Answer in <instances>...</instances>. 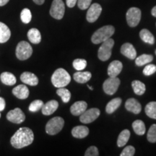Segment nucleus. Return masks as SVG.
Listing matches in <instances>:
<instances>
[{"instance_id": "obj_4", "label": "nucleus", "mask_w": 156, "mask_h": 156, "mask_svg": "<svg viewBox=\"0 0 156 156\" xmlns=\"http://www.w3.org/2000/svg\"><path fill=\"white\" fill-rule=\"evenodd\" d=\"M64 121L62 117L56 116L48 121L46 125V132L49 135H55L64 127Z\"/></svg>"}, {"instance_id": "obj_24", "label": "nucleus", "mask_w": 156, "mask_h": 156, "mask_svg": "<svg viewBox=\"0 0 156 156\" xmlns=\"http://www.w3.org/2000/svg\"><path fill=\"white\" fill-rule=\"evenodd\" d=\"M28 38L29 41L34 44H38L41 41V35L40 31L36 28H31L28 30Z\"/></svg>"}, {"instance_id": "obj_16", "label": "nucleus", "mask_w": 156, "mask_h": 156, "mask_svg": "<svg viewBox=\"0 0 156 156\" xmlns=\"http://www.w3.org/2000/svg\"><path fill=\"white\" fill-rule=\"evenodd\" d=\"M125 108L129 112L134 113V114H140L142 110L141 104L134 98H129L126 101Z\"/></svg>"}, {"instance_id": "obj_38", "label": "nucleus", "mask_w": 156, "mask_h": 156, "mask_svg": "<svg viewBox=\"0 0 156 156\" xmlns=\"http://www.w3.org/2000/svg\"><path fill=\"white\" fill-rule=\"evenodd\" d=\"M135 153V149L133 146L129 145L123 150L122 153L120 154L121 156H133Z\"/></svg>"}, {"instance_id": "obj_43", "label": "nucleus", "mask_w": 156, "mask_h": 156, "mask_svg": "<svg viewBox=\"0 0 156 156\" xmlns=\"http://www.w3.org/2000/svg\"><path fill=\"white\" fill-rule=\"evenodd\" d=\"M9 0H0V7H2V6L7 5L9 2Z\"/></svg>"}, {"instance_id": "obj_42", "label": "nucleus", "mask_w": 156, "mask_h": 156, "mask_svg": "<svg viewBox=\"0 0 156 156\" xmlns=\"http://www.w3.org/2000/svg\"><path fill=\"white\" fill-rule=\"evenodd\" d=\"M5 106H6L5 100L3 98L0 97V112L4 111V109L5 108Z\"/></svg>"}, {"instance_id": "obj_8", "label": "nucleus", "mask_w": 156, "mask_h": 156, "mask_svg": "<svg viewBox=\"0 0 156 156\" xmlns=\"http://www.w3.org/2000/svg\"><path fill=\"white\" fill-rule=\"evenodd\" d=\"M126 17L129 26L136 27L141 20V10L137 7H131L128 9Z\"/></svg>"}, {"instance_id": "obj_5", "label": "nucleus", "mask_w": 156, "mask_h": 156, "mask_svg": "<svg viewBox=\"0 0 156 156\" xmlns=\"http://www.w3.org/2000/svg\"><path fill=\"white\" fill-rule=\"evenodd\" d=\"M114 41L112 38H108V40L105 41L100 46L98 52V56L101 61L105 62L109 59L112 56V48L114 47Z\"/></svg>"}, {"instance_id": "obj_2", "label": "nucleus", "mask_w": 156, "mask_h": 156, "mask_svg": "<svg viewBox=\"0 0 156 156\" xmlns=\"http://www.w3.org/2000/svg\"><path fill=\"white\" fill-rule=\"evenodd\" d=\"M71 81V77L64 69L58 68L51 76V83L54 87L59 88L68 85Z\"/></svg>"}, {"instance_id": "obj_17", "label": "nucleus", "mask_w": 156, "mask_h": 156, "mask_svg": "<svg viewBox=\"0 0 156 156\" xmlns=\"http://www.w3.org/2000/svg\"><path fill=\"white\" fill-rule=\"evenodd\" d=\"M20 80L24 84L30 85V86H36L38 83V79L36 75L34 73L25 72L20 75Z\"/></svg>"}, {"instance_id": "obj_12", "label": "nucleus", "mask_w": 156, "mask_h": 156, "mask_svg": "<svg viewBox=\"0 0 156 156\" xmlns=\"http://www.w3.org/2000/svg\"><path fill=\"white\" fill-rule=\"evenodd\" d=\"M7 119L9 122L14 124H21L25 121V116L20 108H16L7 113Z\"/></svg>"}, {"instance_id": "obj_27", "label": "nucleus", "mask_w": 156, "mask_h": 156, "mask_svg": "<svg viewBox=\"0 0 156 156\" xmlns=\"http://www.w3.org/2000/svg\"><path fill=\"white\" fill-rule=\"evenodd\" d=\"M130 137V132L128 129H124L121 132L117 139V145L118 147H122L127 143Z\"/></svg>"}, {"instance_id": "obj_32", "label": "nucleus", "mask_w": 156, "mask_h": 156, "mask_svg": "<svg viewBox=\"0 0 156 156\" xmlns=\"http://www.w3.org/2000/svg\"><path fill=\"white\" fill-rule=\"evenodd\" d=\"M56 93L58 96L61 97L62 101L64 103H68L71 98V93L69 92V90L67 88H65V87H59L56 90Z\"/></svg>"}, {"instance_id": "obj_39", "label": "nucleus", "mask_w": 156, "mask_h": 156, "mask_svg": "<svg viewBox=\"0 0 156 156\" xmlns=\"http://www.w3.org/2000/svg\"><path fill=\"white\" fill-rule=\"evenodd\" d=\"M92 0H77V5L80 9H88L90 5H91Z\"/></svg>"}, {"instance_id": "obj_28", "label": "nucleus", "mask_w": 156, "mask_h": 156, "mask_svg": "<svg viewBox=\"0 0 156 156\" xmlns=\"http://www.w3.org/2000/svg\"><path fill=\"white\" fill-rule=\"evenodd\" d=\"M153 60V56L151 54H142V55L136 58L135 64L138 67H142V66L149 64Z\"/></svg>"}, {"instance_id": "obj_41", "label": "nucleus", "mask_w": 156, "mask_h": 156, "mask_svg": "<svg viewBox=\"0 0 156 156\" xmlns=\"http://www.w3.org/2000/svg\"><path fill=\"white\" fill-rule=\"evenodd\" d=\"M77 0H66V3H67V5L68 7H74L77 3Z\"/></svg>"}, {"instance_id": "obj_3", "label": "nucleus", "mask_w": 156, "mask_h": 156, "mask_svg": "<svg viewBox=\"0 0 156 156\" xmlns=\"http://www.w3.org/2000/svg\"><path fill=\"white\" fill-rule=\"evenodd\" d=\"M115 32V28L112 25H106L97 30L93 34L91 41L94 44H101L110 38Z\"/></svg>"}, {"instance_id": "obj_10", "label": "nucleus", "mask_w": 156, "mask_h": 156, "mask_svg": "<svg viewBox=\"0 0 156 156\" xmlns=\"http://www.w3.org/2000/svg\"><path fill=\"white\" fill-rule=\"evenodd\" d=\"M101 112L98 108H93L86 110L80 115V121L83 124H89L96 120L98 117L100 116Z\"/></svg>"}, {"instance_id": "obj_36", "label": "nucleus", "mask_w": 156, "mask_h": 156, "mask_svg": "<svg viewBox=\"0 0 156 156\" xmlns=\"http://www.w3.org/2000/svg\"><path fill=\"white\" fill-rule=\"evenodd\" d=\"M147 140L152 143L156 142V124H154L150 127L148 130L147 135Z\"/></svg>"}, {"instance_id": "obj_22", "label": "nucleus", "mask_w": 156, "mask_h": 156, "mask_svg": "<svg viewBox=\"0 0 156 156\" xmlns=\"http://www.w3.org/2000/svg\"><path fill=\"white\" fill-rule=\"evenodd\" d=\"M11 36V31L7 25L0 22V44H4L9 40Z\"/></svg>"}, {"instance_id": "obj_14", "label": "nucleus", "mask_w": 156, "mask_h": 156, "mask_svg": "<svg viewBox=\"0 0 156 156\" xmlns=\"http://www.w3.org/2000/svg\"><path fill=\"white\" fill-rule=\"evenodd\" d=\"M123 64L120 61L114 60L111 62L108 67V75L109 77H117L122 72Z\"/></svg>"}, {"instance_id": "obj_13", "label": "nucleus", "mask_w": 156, "mask_h": 156, "mask_svg": "<svg viewBox=\"0 0 156 156\" xmlns=\"http://www.w3.org/2000/svg\"><path fill=\"white\" fill-rule=\"evenodd\" d=\"M121 53L131 60L135 59L136 56V49L134 48L133 45L129 43H126L122 45L121 47Z\"/></svg>"}, {"instance_id": "obj_44", "label": "nucleus", "mask_w": 156, "mask_h": 156, "mask_svg": "<svg viewBox=\"0 0 156 156\" xmlns=\"http://www.w3.org/2000/svg\"><path fill=\"white\" fill-rule=\"evenodd\" d=\"M33 1H34V2L36 4V5H43V4L44 3L45 0H33Z\"/></svg>"}, {"instance_id": "obj_23", "label": "nucleus", "mask_w": 156, "mask_h": 156, "mask_svg": "<svg viewBox=\"0 0 156 156\" xmlns=\"http://www.w3.org/2000/svg\"><path fill=\"white\" fill-rule=\"evenodd\" d=\"M0 80L2 83L6 85H14L16 83L15 76L9 72H4L0 75Z\"/></svg>"}, {"instance_id": "obj_46", "label": "nucleus", "mask_w": 156, "mask_h": 156, "mask_svg": "<svg viewBox=\"0 0 156 156\" xmlns=\"http://www.w3.org/2000/svg\"><path fill=\"white\" fill-rule=\"evenodd\" d=\"M87 87H89V88L91 90H93V87H90V86H89V85H87Z\"/></svg>"}, {"instance_id": "obj_20", "label": "nucleus", "mask_w": 156, "mask_h": 156, "mask_svg": "<svg viewBox=\"0 0 156 156\" xmlns=\"http://www.w3.org/2000/svg\"><path fill=\"white\" fill-rule=\"evenodd\" d=\"M89 134V129L85 126H77L72 130V134L74 137L83 139L86 137Z\"/></svg>"}, {"instance_id": "obj_19", "label": "nucleus", "mask_w": 156, "mask_h": 156, "mask_svg": "<svg viewBox=\"0 0 156 156\" xmlns=\"http://www.w3.org/2000/svg\"><path fill=\"white\" fill-rule=\"evenodd\" d=\"M58 107V101L55 100H51L48 101V102L46 103V104H44V106H43L41 108L42 114L45 115V116H49V115L54 114L57 110Z\"/></svg>"}, {"instance_id": "obj_9", "label": "nucleus", "mask_w": 156, "mask_h": 156, "mask_svg": "<svg viewBox=\"0 0 156 156\" xmlns=\"http://www.w3.org/2000/svg\"><path fill=\"white\" fill-rule=\"evenodd\" d=\"M120 85V80L117 77H109L103 85V88L106 94L112 95L116 92Z\"/></svg>"}, {"instance_id": "obj_26", "label": "nucleus", "mask_w": 156, "mask_h": 156, "mask_svg": "<svg viewBox=\"0 0 156 156\" xmlns=\"http://www.w3.org/2000/svg\"><path fill=\"white\" fill-rule=\"evenodd\" d=\"M140 37L142 41L146 43V44H154V43H155V38H154L153 35L147 29H142L140 32Z\"/></svg>"}, {"instance_id": "obj_34", "label": "nucleus", "mask_w": 156, "mask_h": 156, "mask_svg": "<svg viewBox=\"0 0 156 156\" xmlns=\"http://www.w3.org/2000/svg\"><path fill=\"white\" fill-rule=\"evenodd\" d=\"M21 20L25 24H28L31 21L32 19V15H31V12L29 9L25 8L23 9L20 14Z\"/></svg>"}, {"instance_id": "obj_1", "label": "nucleus", "mask_w": 156, "mask_h": 156, "mask_svg": "<svg viewBox=\"0 0 156 156\" xmlns=\"http://www.w3.org/2000/svg\"><path fill=\"white\" fill-rule=\"evenodd\" d=\"M34 140L32 130L28 127L20 128L11 137V145L17 149H21L31 145Z\"/></svg>"}, {"instance_id": "obj_7", "label": "nucleus", "mask_w": 156, "mask_h": 156, "mask_svg": "<svg viewBox=\"0 0 156 156\" xmlns=\"http://www.w3.org/2000/svg\"><path fill=\"white\" fill-rule=\"evenodd\" d=\"M65 7L62 0H54L52 2L50 9V15L52 17L56 20H61L64 17Z\"/></svg>"}, {"instance_id": "obj_6", "label": "nucleus", "mask_w": 156, "mask_h": 156, "mask_svg": "<svg viewBox=\"0 0 156 156\" xmlns=\"http://www.w3.org/2000/svg\"><path fill=\"white\" fill-rule=\"evenodd\" d=\"M33 54L32 46L26 41H20L16 47V56L20 60H26L29 58Z\"/></svg>"}, {"instance_id": "obj_48", "label": "nucleus", "mask_w": 156, "mask_h": 156, "mask_svg": "<svg viewBox=\"0 0 156 156\" xmlns=\"http://www.w3.org/2000/svg\"><path fill=\"white\" fill-rule=\"evenodd\" d=\"M155 54H156V50H155Z\"/></svg>"}, {"instance_id": "obj_29", "label": "nucleus", "mask_w": 156, "mask_h": 156, "mask_svg": "<svg viewBox=\"0 0 156 156\" xmlns=\"http://www.w3.org/2000/svg\"><path fill=\"white\" fill-rule=\"evenodd\" d=\"M132 87L135 94L138 95H143L145 92V84L139 80H134L132 83Z\"/></svg>"}, {"instance_id": "obj_25", "label": "nucleus", "mask_w": 156, "mask_h": 156, "mask_svg": "<svg viewBox=\"0 0 156 156\" xmlns=\"http://www.w3.org/2000/svg\"><path fill=\"white\" fill-rule=\"evenodd\" d=\"M122 101V99L120 98H116L112 99V101H109L106 106V113H108V114H112V113H114L121 106Z\"/></svg>"}, {"instance_id": "obj_35", "label": "nucleus", "mask_w": 156, "mask_h": 156, "mask_svg": "<svg viewBox=\"0 0 156 156\" xmlns=\"http://www.w3.org/2000/svg\"><path fill=\"white\" fill-rule=\"evenodd\" d=\"M44 104V103L41 100H35L30 103L28 109L30 112H37L42 108Z\"/></svg>"}, {"instance_id": "obj_21", "label": "nucleus", "mask_w": 156, "mask_h": 156, "mask_svg": "<svg viewBox=\"0 0 156 156\" xmlns=\"http://www.w3.org/2000/svg\"><path fill=\"white\" fill-rule=\"evenodd\" d=\"M92 75L90 72H83L78 71L77 73L74 74L73 77L74 80L78 83H86L90 80Z\"/></svg>"}, {"instance_id": "obj_31", "label": "nucleus", "mask_w": 156, "mask_h": 156, "mask_svg": "<svg viewBox=\"0 0 156 156\" xmlns=\"http://www.w3.org/2000/svg\"><path fill=\"white\" fill-rule=\"evenodd\" d=\"M145 112L147 116L150 118L156 119V102L152 101L146 105Z\"/></svg>"}, {"instance_id": "obj_37", "label": "nucleus", "mask_w": 156, "mask_h": 156, "mask_svg": "<svg viewBox=\"0 0 156 156\" xmlns=\"http://www.w3.org/2000/svg\"><path fill=\"white\" fill-rule=\"evenodd\" d=\"M156 72V66L155 64H147L143 69V74L146 76L153 75Z\"/></svg>"}, {"instance_id": "obj_45", "label": "nucleus", "mask_w": 156, "mask_h": 156, "mask_svg": "<svg viewBox=\"0 0 156 156\" xmlns=\"http://www.w3.org/2000/svg\"><path fill=\"white\" fill-rule=\"evenodd\" d=\"M151 13H152V15H153V17H156V6H155V7H154L152 9Z\"/></svg>"}, {"instance_id": "obj_18", "label": "nucleus", "mask_w": 156, "mask_h": 156, "mask_svg": "<svg viewBox=\"0 0 156 156\" xmlns=\"http://www.w3.org/2000/svg\"><path fill=\"white\" fill-rule=\"evenodd\" d=\"M87 104L85 101H77L71 106L70 112L74 116H80L83 112H85L87 110Z\"/></svg>"}, {"instance_id": "obj_33", "label": "nucleus", "mask_w": 156, "mask_h": 156, "mask_svg": "<svg viewBox=\"0 0 156 156\" xmlns=\"http://www.w3.org/2000/svg\"><path fill=\"white\" fill-rule=\"evenodd\" d=\"M73 67L77 71H83L86 67L87 61L83 58H77L73 61Z\"/></svg>"}, {"instance_id": "obj_30", "label": "nucleus", "mask_w": 156, "mask_h": 156, "mask_svg": "<svg viewBox=\"0 0 156 156\" xmlns=\"http://www.w3.org/2000/svg\"><path fill=\"white\" fill-rule=\"evenodd\" d=\"M132 128L137 135H143L145 133V125L141 120H136L132 123Z\"/></svg>"}, {"instance_id": "obj_47", "label": "nucleus", "mask_w": 156, "mask_h": 156, "mask_svg": "<svg viewBox=\"0 0 156 156\" xmlns=\"http://www.w3.org/2000/svg\"><path fill=\"white\" fill-rule=\"evenodd\" d=\"M0 118H1V113H0Z\"/></svg>"}, {"instance_id": "obj_40", "label": "nucleus", "mask_w": 156, "mask_h": 156, "mask_svg": "<svg viewBox=\"0 0 156 156\" xmlns=\"http://www.w3.org/2000/svg\"><path fill=\"white\" fill-rule=\"evenodd\" d=\"M85 156H98L99 152L98 148L95 146H91L85 151Z\"/></svg>"}, {"instance_id": "obj_15", "label": "nucleus", "mask_w": 156, "mask_h": 156, "mask_svg": "<svg viewBox=\"0 0 156 156\" xmlns=\"http://www.w3.org/2000/svg\"><path fill=\"white\" fill-rule=\"evenodd\" d=\"M12 94L17 98L24 100L29 96L30 92L25 85H19L12 89Z\"/></svg>"}, {"instance_id": "obj_11", "label": "nucleus", "mask_w": 156, "mask_h": 156, "mask_svg": "<svg viewBox=\"0 0 156 156\" xmlns=\"http://www.w3.org/2000/svg\"><path fill=\"white\" fill-rule=\"evenodd\" d=\"M102 12V7L98 3H94L90 5L87 10L86 19L89 23H94L98 19Z\"/></svg>"}]
</instances>
